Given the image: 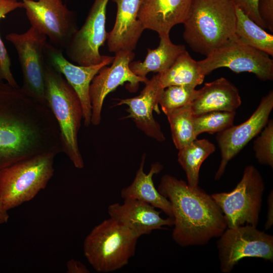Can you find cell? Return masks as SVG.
<instances>
[{
  "label": "cell",
  "instance_id": "cell-16",
  "mask_svg": "<svg viewBox=\"0 0 273 273\" xmlns=\"http://www.w3.org/2000/svg\"><path fill=\"white\" fill-rule=\"evenodd\" d=\"M160 75H154L145 83V86L136 97L119 100L117 105H125L129 115L137 127L147 136L158 142L165 140L159 124L153 116V111L160 113L159 101L162 88L160 83Z\"/></svg>",
  "mask_w": 273,
  "mask_h": 273
},
{
  "label": "cell",
  "instance_id": "cell-29",
  "mask_svg": "<svg viewBox=\"0 0 273 273\" xmlns=\"http://www.w3.org/2000/svg\"><path fill=\"white\" fill-rule=\"evenodd\" d=\"M18 8H23L22 2L0 0V20L5 18L10 12ZM11 66L10 58L0 36V81H5L14 87H20L13 75Z\"/></svg>",
  "mask_w": 273,
  "mask_h": 273
},
{
  "label": "cell",
  "instance_id": "cell-28",
  "mask_svg": "<svg viewBox=\"0 0 273 273\" xmlns=\"http://www.w3.org/2000/svg\"><path fill=\"white\" fill-rule=\"evenodd\" d=\"M198 93V90L190 86H169L162 92L159 104L163 113L166 115L174 109L190 105Z\"/></svg>",
  "mask_w": 273,
  "mask_h": 273
},
{
  "label": "cell",
  "instance_id": "cell-30",
  "mask_svg": "<svg viewBox=\"0 0 273 273\" xmlns=\"http://www.w3.org/2000/svg\"><path fill=\"white\" fill-rule=\"evenodd\" d=\"M253 143L255 157L261 164L273 167V121L268 120Z\"/></svg>",
  "mask_w": 273,
  "mask_h": 273
},
{
  "label": "cell",
  "instance_id": "cell-14",
  "mask_svg": "<svg viewBox=\"0 0 273 273\" xmlns=\"http://www.w3.org/2000/svg\"><path fill=\"white\" fill-rule=\"evenodd\" d=\"M272 108L273 91L271 90L262 98L255 111L246 121L217 132L216 141L221 159L215 179L218 180L221 177L229 162L260 133L268 121Z\"/></svg>",
  "mask_w": 273,
  "mask_h": 273
},
{
  "label": "cell",
  "instance_id": "cell-22",
  "mask_svg": "<svg viewBox=\"0 0 273 273\" xmlns=\"http://www.w3.org/2000/svg\"><path fill=\"white\" fill-rule=\"evenodd\" d=\"M160 41L155 49H147L145 60L131 61L129 64L131 71L136 75L147 78L150 72L162 73L168 69L178 56L186 51L183 44H175L172 42L169 35L159 36Z\"/></svg>",
  "mask_w": 273,
  "mask_h": 273
},
{
  "label": "cell",
  "instance_id": "cell-24",
  "mask_svg": "<svg viewBox=\"0 0 273 273\" xmlns=\"http://www.w3.org/2000/svg\"><path fill=\"white\" fill-rule=\"evenodd\" d=\"M215 150V145L205 139H196L178 150L177 161L184 170L187 184L191 187L198 186L200 167L204 160Z\"/></svg>",
  "mask_w": 273,
  "mask_h": 273
},
{
  "label": "cell",
  "instance_id": "cell-15",
  "mask_svg": "<svg viewBox=\"0 0 273 273\" xmlns=\"http://www.w3.org/2000/svg\"><path fill=\"white\" fill-rule=\"evenodd\" d=\"M46 62L60 72L77 94L82 108L84 124H91L92 106L89 98L91 82L100 70L112 63L114 56H109L103 62L89 66L75 65L67 60L63 50L47 41L44 47Z\"/></svg>",
  "mask_w": 273,
  "mask_h": 273
},
{
  "label": "cell",
  "instance_id": "cell-1",
  "mask_svg": "<svg viewBox=\"0 0 273 273\" xmlns=\"http://www.w3.org/2000/svg\"><path fill=\"white\" fill-rule=\"evenodd\" d=\"M61 152L59 127L49 108L1 80L0 170L38 154Z\"/></svg>",
  "mask_w": 273,
  "mask_h": 273
},
{
  "label": "cell",
  "instance_id": "cell-11",
  "mask_svg": "<svg viewBox=\"0 0 273 273\" xmlns=\"http://www.w3.org/2000/svg\"><path fill=\"white\" fill-rule=\"evenodd\" d=\"M31 27L53 46L65 50L78 30L76 17L62 0H22Z\"/></svg>",
  "mask_w": 273,
  "mask_h": 273
},
{
  "label": "cell",
  "instance_id": "cell-20",
  "mask_svg": "<svg viewBox=\"0 0 273 273\" xmlns=\"http://www.w3.org/2000/svg\"><path fill=\"white\" fill-rule=\"evenodd\" d=\"M191 104L194 116L212 111H236L241 104L238 88L224 77L205 83Z\"/></svg>",
  "mask_w": 273,
  "mask_h": 273
},
{
  "label": "cell",
  "instance_id": "cell-32",
  "mask_svg": "<svg viewBox=\"0 0 273 273\" xmlns=\"http://www.w3.org/2000/svg\"><path fill=\"white\" fill-rule=\"evenodd\" d=\"M67 272L68 273H88L89 269L81 261L71 259L66 263Z\"/></svg>",
  "mask_w": 273,
  "mask_h": 273
},
{
  "label": "cell",
  "instance_id": "cell-31",
  "mask_svg": "<svg viewBox=\"0 0 273 273\" xmlns=\"http://www.w3.org/2000/svg\"><path fill=\"white\" fill-rule=\"evenodd\" d=\"M235 7L240 9L244 14L259 26L267 28L259 14V0H231Z\"/></svg>",
  "mask_w": 273,
  "mask_h": 273
},
{
  "label": "cell",
  "instance_id": "cell-18",
  "mask_svg": "<svg viewBox=\"0 0 273 273\" xmlns=\"http://www.w3.org/2000/svg\"><path fill=\"white\" fill-rule=\"evenodd\" d=\"M193 0H142L138 18L145 29L169 35L175 25L184 23Z\"/></svg>",
  "mask_w": 273,
  "mask_h": 273
},
{
  "label": "cell",
  "instance_id": "cell-3",
  "mask_svg": "<svg viewBox=\"0 0 273 273\" xmlns=\"http://www.w3.org/2000/svg\"><path fill=\"white\" fill-rule=\"evenodd\" d=\"M236 23L231 0H193L183 35L194 51L207 56L235 37Z\"/></svg>",
  "mask_w": 273,
  "mask_h": 273
},
{
  "label": "cell",
  "instance_id": "cell-7",
  "mask_svg": "<svg viewBox=\"0 0 273 273\" xmlns=\"http://www.w3.org/2000/svg\"><path fill=\"white\" fill-rule=\"evenodd\" d=\"M264 189L261 174L250 165L245 167L241 179L232 191L211 195L224 216L227 228L257 226Z\"/></svg>",
  "mask_w": 273,
  "mask_h": 273
},
{
  "label": "cell",
  "instance_id": "cell-19",
  "mask_svg": "<svg viewBox=\"0 0 273 273\" xmlns=\"http://www.w3.org/2000/svg\"><path fill=\"white\" fill-rule=\"evenodd\" d=\"M117 6L115 23L107 38L108 49L115 54L133 51L145 29L138 18L142 0H112Z\"/></svg>",
  "mask_w": 273,
  "mask_h": 273
},
{
  "label": "cell",
  "instance_id": "cell-27",
  "mask_svg": "<svg viewBox=\"0 0 273 273\" xmlns=\"http://www.w3.org/2000/svg\"><path fill=\"white\" fill-rule=\"evenodd\" d=\"M236 111H212L194 116L195 133L197 136L200 133L219 132L232 126Z\"/></svg>",
  "mask_w": 273,
  "mask_h": 273
},
{
  "label": "cell",
  "instance_id": "cell-4",
  "mask_svg": "<svg viewBox=\"0 0 273 273\" xmlns=\"http://www.w3.org/2000/svg\"><path fill=\"white\" fill-rule=\"evenodd\" d=\"M45 100L59 127L64 153L78 169L84 161L78 143V134L83 119L80 99L64 76L46 61Z\"/></svg>",
  "mask_w": 273,
  "mask_h": 273
},
{
  "label": "cell",
  "instance_id": "cell-34",
  "mask_svg": "<svg viewBox=\"0 0 273 273\" xmlns=\"http://www.w3.org/2000/svg\"><path fill=\"white\" fill-rule=\"evenodd\" d=\"M8 211L0 201V224L7 223L9 219Z\"/></svg>",
  "mask_w": 273,
  "mask_h": 273
},
{
  "label": "cell",
  "instance_id": "cell-26",
  "mask_svg": "<svg viewBox=\"0 0 273 273\" xmlns=\"http://www.w3.org/2000/svg\"><path fill=\"white\" fill-rule=\"evenodd\" d=\"M190 105L174 109L166 115L173 142L178 150L197 139L194 130V115Z\"/></svg>",
  "mask_w": 273,
  "mask_h": 273
},
{
  "label": "cell",
  "instance_id": "cell-13",
  "mask_svg": "<svg viewBox=\"0 0 273 273\" xmlns=\"http://www.w3.org/2000/svg\"><path fill=\"white\" fill-rule=\"evenodd\" d=\"M115 55L112 65L102 67L90 85V122L95 126L101 123L102 107L107 95L125 82L129 83L128 89L134 92L140 82L146 83L149 80L136 75L130 70L129 64L135 56L133 51H121Z\"/></svg>",
  "mask_w": 273,
  "mask_h": 273
},
{
  "label": "cell",
  "instance_id": "cell-33",
  "mask_svg": "<svg viewBox=\"0 0 273 273\" xmlns=\"http://www.w3.org/2000/svg\"><path fill=\"white\" fill-rule=\"evenodd\" d=\"M273 224V193L271 191L267 198V212L265 225L266 230L270 229Z\"/></svg>",
  "mask_w": 273,
  "mask_h": 273
},
{
  "label": "cell",
  "instance_id": "cell-8",
  "mask_svg": "<svg viewBox=\"0 0 273 273\" xmlns=\"http://www.w3.org/2000/svg\"><path fill=\"white\" fill-rule=\"evenodd\" d=\"M6 38L15 47L23 75L22 92L46 105L44 47L47 37L32 27L23 33H10Z\"/></svg>",
  "mask_w": 273,
  "mask_h": 273
},
{
  "label": "cell",
  "instance_id": "cell-17",
  "mask_svg": "<svg viewBox=\"0 0 273 273\" xmlns=\"http://www.w3.org/2000/svg\"><path fill=\"white\" fill-rule=\"evenodd\" d=\"M152 205L135 199H124L123 203H115L108 207L110 217L121 222L139 237L149 235L153 231L172 226L173 218L164 219Z\"/></svg>",
  "mask_w": 273,
  "mask_h": 273
},
{
  "label": "cell",
  "instance_id": "cell-21",
  "mask_svg": "<svg viewBox=\"0 0 273 273\" xmlns=\"http://www.w3.org/2000/svg\"><path fill=\"white\" fill-rule=\"evenodd\" d=\"M145 160L146 154H144L132 182L121 190L120 196L123 200L135 199L146 202L159 209L168 217L173 218L170 202L159 192L153 180V176L162 170L163 165L156 162L151 164L149 172L146 173L144 171Z\"/></svg>",
  "mask_w": 273,
  "mask_h": 273
},
{
  "label": "cell",
  "instance_id": "cell-25",
  "mask_svg": "<svg viewBox=\"0 0 273 273\" xmlns=\"http://www.w3.org/2000/svg\"><path fill=\"white\" fill-rule=\"evenodd\" d=\"M236 23L235 38L240 42L273 56V35L251 20L240 9L235 7Z\"/></svg>",
  "mask_w": 273,
  "mask_h": 273
},
{
  "label": "cell",
  "instance_id": "cell-5",
  "mask_svg": "<svg viewBox=\"0 0 273 273\" xmlns=\"http://www.w3.org/2000/svg\"><path fill=\"white\" fill-rule=\"evenodd\" d=\"M139 238L125 225L109 217L96 225L86 236L83 253L97 272L114 271L128 263L135 254Z\"/></svg>",
  "mask_w": 273,
  "mask_h": 273
},
{
  "label": "cell",
  "instance_id": "cell-12",
  "mask_svg": "<svg viewBox=\"0 0 273 273\" xmlns=\"http://www.w3.org/2000/svg\"><path fill=\"white\" fill-rule=\"evenodd\" d=\"M108 2L94 0L84 24L64 50L68 58L78 65L99 64L109 57L100 53L108 36L105 28Z\"/></svg>",
  "mask_w": 273,
  "mask_h": 273
},
{
  "label": "cell",
  "instance_id": "cell-9",
  "mask_svg": "<svg viewBox=\"0 0 273 273\" xmlns=\"http://www.w3.org/2000/svg\"><path fill=\"white\" fill-rule=\"evenodd\" d=\"M198 62L205 76L225 67L238 73H253L262 81L273 79V60L269 55L240 42L235 36Z\"/></svg>",
  "mask_w": 273,
  "mask_h": 273
},
{
  "label": "cell",
  "instance_id": "cell-2",
  "mask_svg": "<svg viewBox=\"0 0 273 273\" xmlns=\"http://www.w3.org/2000/svg\"><path fill=\"white\" fill-rule=\"evenodd\" d=\"M158 190L171 203L174 219L172 237L180 246L206 244L227 229L220 208L199 186L192 188L184 180L165 174Z\"/></svg>",
  "mask_w": 273,
  "mask_h": 273
},
{
  "label": "cell",
  "instance_id": "cell-6",
  "mask_svg": "<svg viewBox=\"0 0 273 273\" xmlns=\"http://www.w3.org/2000/svg\"><path fill=\"white\" fill-rule=\"evenodd\" d=\"M54 153L38 154L0 170V201L9 211L33 199L54 175Z\"/></svg>",
  "mask_w": 273,
  "mask_h": 273
},
{
  "label": "cell",
  "instance_id": "cell-10",
  "mask_svg": "<svg viewBox=\"0 0 273 273\" xmlns=\"http://www.w3.org/2000/svg\"><path fill=\"white\" fill-rule=\"evenodd\" d=\"M217 247L220 268L230 273L240 260L257 257L272 261L273 236L250 225L227 228L219 237Z\"/></svg>",
  "mask_w": 273,
  "mask_h": 273
},
{
  "label": "cell",
  "instance_id": "cell-23",
  "mask_svg": "<svg viewBox=\"0 0 273 273\" xmlns=\"http://www.w3.org/2000/svg\"><path fill=\"white\" fill-rule=\"evenodd\" d=\"M162 88L171 85H186L195 88L201 84L205 75L198 61L194 60L186 50L176 58L165 71L159 74Z\"/></svg>",
  "mask_w": 273,
  "mask_h": 273
}]
</instances>
